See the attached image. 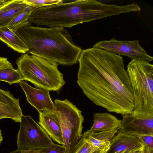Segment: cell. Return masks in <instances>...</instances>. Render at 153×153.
<instances>
[{"mask_svg": "<svg viewBox=\"0 0 153 153\" xmlns=\"http://www.w3.org/2000/svg\"><path fill=\"white\" fill-rule=\"evenodd\" d=\"M78 61L77 82L90 100L109 112L131 113L133 92L121 56L93 47L82 50Z\"/></svg>", "mask_w": 153, "mask_h": 153, "instance_id": "obj_1", "label": "cell"}, {"mask_svg": "<svg viewBox=\"0 0 153 153\" xmlns=\"http://www.w3.org/2000/svg\"><path fill=\"white\" fill-rule=\"evenodd\" d=\"M28 21L13 31L27 46L29 53L58 65L77 63L82 51L64 28L33 26Z\"/></svg>", "mask_w": 153, "mask_h": 153, "instance_id": "obj_2", "label": "cell"}, {"mask_svg": "<svg viewBox=\"0 0 153 153\" xmlns=\"http://www.w3.org/2000/svg\"><path fill=\"white\" fill-rule=\"evenodd\" d=\"M114 13L113 5L95 0H62L56 4L34 9L29 21L38 26L70 28Z\"/></svg>", "mask_w": 153, "mask_h": 153, "instance_id": "obj_3", "label": "cell"}, {"mask_svg": "<svg viewBox=\"0 0 153 153\" xmlns=\"http://www.w3.org/2000/svg\"><path fill=\"white\" fill-rule=\"evenodd\" d=\"M127 67L134 98L131 114L153 117V65L147 61L134 60Z\"/></svg>", "mask_w": 153, "mask_h": 153, "instance_id": "obj_4", "label": "cell"}, {"mask_svg": "<svg viewBox=\"0 0 153 153\" xmlns=\"http://www.w3.org/2000/svg\"><path fill=\"white\" fill-rule=\"evenodd\" d=\"M16 63L24 80L39 88L58 91L66 83L58 65L42 58L26 53L18 58Z\"/></svg>", "mask_w": 153, "mask_h": 153, "instance_id": "obj_5", "label": "cell"}, {"mask_svg": "<svg viewBox=\"0 0 153 153\" xmlns=\"http://www.w3.org/2000/svg\"><path fill=\"white\" fill-rule=\"evenodd\" d=\"M54 104L66 153H73L82 135L84 119L82 111L67 99H55Z\"/></svg>", "mask_w": 153, "mask_h": 153, "instance_id": "obj_6", "label": "cell"}, {"mask_svg": "<svg viewBox=\"0 0 153 153\" xmlns=\"http://www.w3.org/2000/svg\"><path fill=\"white\" fill-rule=\"evenodd\" d=\"M17 135V150H38L54 143L42 128L30 115H23Z\"/></svg>", "mask_w": 153, "mask_h": 153, "instance_id": "obj_7", "label": "cell"}, {"mask_svg": "<svg viewBox=\"0 0 153 153\" xmlns=\"http://www.w3.org/2000/svg\"><path fill=\"white\" fill-rule=\"evenodd\" d=\"M130 58L131 60H142L150 62L153 58L147 53L140 45L138 40H119L115 38L97 42L93 47Z\"/></svg>", "mask_w": 153, "mask_h": 153, "instance_id": "obj_8", "label": "cell"}, {"mask_svg": "<svg viewBox=\"0 0 153 153\" xmlns=\"http://www.w3.org/2000/svg\"><path fill=\"white\" fill-rule=\"evenodd\" d=\"M18 83L24 92L28 102L39 113L55 111L54 104L51 98L49 91L34 88L24 80Z\"/></svg>", "mask_w": 153, "mask_h": 153, "instance_id": "obj_9", "label": "cell"}, {"mask_svg": "<svg viewBox=\"0 0 153 153\" xmlns=\"http://www.w3.org/2000/svg\"><path fill=\"white\" fill-rule=\"evenodd\" d=\"M119 131L130 134L153 136V117L122 116Z\"/></svg>", "mask_w": 153, "mask_h": 153, "instance_id": "obj_10", "label": "cell"}, {"mask_svg": "<svg viewBox=\"0 0 153 153\" xmlns=\"http://www.w3.org/2000/svg\"><path fill=\"white\" fill-rule=\"evenodd\" d=\"M142 145L138 135L119 131L112 139L106 153H122L141 150Z\"/></svg>", "mask_w": 153, "mask_h": 153, "instance_id": "obj_11", "label": "cell"}, {"mask_svg": "<svg viewBox=\"0 0 153 153\" xmlns=\"http://www.w3.org/2000/svg\"><path fill=\"white\" fill-rule=\"evenodd\" d=\"M38 123L51 140L64 146L62 130L55 111L39 113Z\"/></svg>", "mask_w": 153, "mask_h": 153, "instance_id": "obj_12", "label": "cell"}, {"mask_svg": "<svg viewBox=\"0 0 153 153\" xmlns=\"http://www.w3.org/2000/svg\"><path fill=\"white\" fill-rule=\"evenodd\" d=\"M29 6L24 0L6 1L0 7V28L7 26L13 19Z\"/></svg>", "mask_w": 153, "mask_h": 153, "instance_id": "obj_13", "label": "cell"}, {"mask_svg": "<svg viewBox=\"0 0 153 153\" xmlns=\"http://www.w3.org/2000/svg\"><path fill=\"white\" fill-rule=\"evenodd\" d=\"M93 123L89 130L98 132L120 129L121 120L107 112L96 113L93 114Z\"/></svg>", "mask_w": 153, "mask_h": 153, "instance_id": "obj_14", "label": "cell"}, {"mask_svg": "<svg viewBox=\"0 0 153 153\" xmlns=\"http://www.w3.org/2000/svg\"><path fill=\"white\" fill-rule=\"evenodd\" d=\"M119 129L98 132L87 130L84 132L86 141L101 151L106 152L111 141Z\"/></svg>", "mask_w": 153, "mask_h": 153, "instance_id": "obj_15", "label": "cell"}, {"mask_svg": "<svg viewBox=\"0 0 153 153\" xmlns=\"http://www.w3.org/2000/svg\"><path fill=\"white\" fill-rule=\"evenodd\" d=\"M0 40L18 53L25 54L28 51L27 46L13 30L7 26L0 28Z\"/></svg>", "mask_w": 153, "mask_h": 153, "instance_id": "obj_16", "label": "cell"}, {"mask_svg": "<svg viewBox=\"0 0 153 153\" xmlns=\"http://www.w3.org/2000/svg\"><path fill=\"white\" fill-rule=\"evenodd\" d=\"M0 107L8 109L23 115L19 99L14 97L8 90L0 88Z\"/></svg>", "mask_w": 153, "mask_h": 153, "instance_id": "obj_17", "label": "cell"}, {"mask_svg": "<svg viewBox=\"0 0 153 153\" xmlns=\"http://www.w3.org/2000/svg\"><path fill=\"white\" fill-rule=\"evenodd\" d=\"M23 79L17 69L7 68L0 71V81L6 82L10 85L18 83Z\"/></svg>", "mask_w": 153, "mask_h": 153, "instance_id": "obj_18", "label": "cell"}, {"mask_svg": "<svg viewBox=\"0 0 153 153\" xmlns=\"http://www.w3.org/2000/svg\"><path fill=\"white\" fill-rule=\"evenodd\" d=\"M34 8L28 6L23 12L13 19L7 27L13 30L22 25L29 20L30 15Z\"/></svg>", "mask_w": 153, "mask_h": 153, "instance_id": "obj_19", "label": "cell"}, {"mask_svg": "<svg viewBox=\"0 0 153 153\" xmlns=\"http://www.w3.org/2000/svg\"><path fill=\"white\" fill-rule=\"evenodd\" d=\"M98 149L87 142L84 133L76 146L73 153H92Z\"/></svg>", "mask_w": 153, "mask_h": 153, "instance_id": "obj_20", "label": "cell"}, {"mask_svg": "<svg viewBox=\"0 0 153 153\" xmlns=\"http://www.w3.org/2000/svg\"><path fill=\"white\" fill-rule=\"evenodd\" d=\"M142 145L141 153H153V136L138 135Z\"/></svg>", "mask_w": 153, "mask_h": 153, "instance_id": "obj_21", "label": "cell"}, {"mask_svg": "<svg viewBox=\"0 0 153 153\" xmlns=\"http://www.w3.org/2000/svg\"><path fill=\"white\" fill-rule=\"evenodd\" d=\"M29 6L36 9L56 4L61 2L62 0H24Z\"/></svg>", "mask_w": 153, "mask_h": 153, "instance_id": "obj_22", "label": "cell"}, {"mask_svg": "<svg viewBox=\"0 0 153 153\" xmlns=\"http://www.w3.org/2000/svg\"><path fill=\"white\" fill-rule=\"evenodd\" d=\"M22 115L11 110L0 107V119L10 118L15 122L20 123Z\"/></svg>", "mask_w": 153, "mask_h": 153, "instance_id": "obj_23", "label": "cell"}, {"mask_svg": "<svg viewBox=\"0 0 153 153\" xmlns=\"http://www.w3.org/2000/svg\"><path fill=\"white\" fill-rule=\"evenodd\" d=\"M36 151L45 153H67L65 148L64 146L54 143L40 150Z\"/></svg>", "mask_w": 153, "mask_h": 153, "instance_id": "obj_24", "label": "cell"}, {"mask_svg": "<svg viewBox=\"0 0 153 153\" xmlns=\"http://www.w3.org/2000/svg\"><path fill=\"white\" fill-rule=\"evenodd\" d=\"M12 64L5 57H0V71L7 68H13Z\"/></svg>", "mask_w": 153, "mask_h": 153, "instance_id": "obj_25", "label": "cell"}, {"mask_svg": "<svg viewBox=\"0 0 153 153\" xmlns=\"http://www.w3.org/2000/svg\"><path fill=\"white\" fill-rule=\"evenodd\" d=\"M10 153H45L36 151V150L19 152L17 150L13 151Z\"/></svg>", "mask_w": 153, "mask_h": 153, "instance_id": "obj_26", "label": "cell"}, {"mask_svg": "<svg viewBox=\"0 0 153 153\" xmlns=\"http://www.w3.org/2000/svg\"><path fill=\"white\" fill-rule=\"evenodd\" d=\"M122 153H141V150L126 151Z\"/></svg>", "mask_w": 153, "mask_h": 153, "instance_id": "obj_27", "label": "cell"}, {"mask_svg": "<svg viewBox=\"0 0 153 153\" xmlns=\"http://www.w3.org/2000/svg\"><path fill=\"white\" fill-rule=\"evenodd\" d=\"M3 139V137L2 134V133L1 130L0 129V145L2 142Z\"/></svg>", "mask_w": 153, "mask_h": 153, "instance_id": "obj_28", "label": "cell"}, {"mask_svg": "<svg viewBox=\"0 0 153 153\" xmlns=\"http://www.w3.org/2000/svg\"><path fill=\"white\" fill-rule=\"evenodd\" d=\"M106 152H103L99 150H97L92 153H106Z\"/></svg>", "mask_w": 153, "mask_h": 153, "instance_id": "obj_29", "label": "cell"}, {"mask_svg": "<svg viewBox=\"0 0 153 153\" xmlns=\"http://www.w3.org/2000/svg\"><path fill=\"white\" fill-rule=\"evenodd\" d=\"M6 1L4 0H0V5L4 4Z\"/></svg>", "mask_w": 153, "mask_h": 153, "instance_id": "obj_30", "label": "cell"}, {"mask_svg": "<svg viewBox=\"0 0 153 153\" xmlns=\"http://www.w3.org/2000/svg\"><path fill=\"white\" fill-rule=\"evenodd\" d=\"M3 4H1V5H0V7Z\"/></svg>", "mask_w": 153, "mask_h": 153, "instance_id": "obj_31", "label": "cell"}]
</instances>
